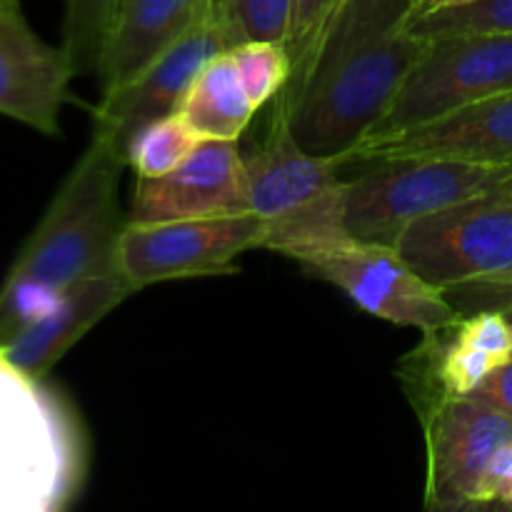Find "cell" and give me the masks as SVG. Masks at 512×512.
Listing matches in <instances>:
<instances>
[{"instance_id":"cell-1","label":"cell","mask_w":512,"mask_h":512,"mask_svg":"<svg viewBox=\"0 0 512 512\" xmlns=\"http://www.w3.org/2000/svg\"><path fill=\"white\" fill-rule=\"evenodd\" d=\"M415 13V0H338L278 110L305 150L353 158L428 48Z\"/></svg>"},{"instance_id":"cell-2","label":"cell","mask_w":512,"mask_h":512,"mask_svg":"<svg viewBox=\"0 0 512 512\" xmlns=\"http://www.w3.org/2000/svg\"><path fill=\"white\" fill-rule=\"evenodd\" d=\"M123 150L95 133L0 285V345L43 318L65 288L118 263Z\"/></svg>"},{"instance_id":"cell-3","label":"cell","mask_w":512,"mask_h":512,"mask_svg":"<svg viewBox=\"0 0 512 512\" xmlns=\"http://www.w3.org/2000/svg\"><path fill=\"white\" fill-rule=\"evenodd\" d=\"M83 475L85 435L70 405L0 348V512L63 510Z\"/></svg>"},{"instance_id":"cell-4","label":"cell","mask_w":512,"mask_h":512,"mask_svg":"<svg viewBox=\"0 0 512 512\" xmlns=\"http://www.w3.org/2000/svg\"><path fill=\"white\" fill-rule=\"evenodd\" d=\"M245 165L250 210L265 223V250L305 265L353 243L345 223L348 180L338 175L343 160L305 150L275 115L268 138L245 155Z\"/></svg>"},{"instance_id":"cell-5","label":"cell","mask_w":512,"mask_h":512,"mask_svg":"<svg viewBox=\"0 0 512 512\" xmlns=\"http://www.w3.org/2000/svg\"><path fill=\"white\" fill-rule=\"evenodd\" d=\"M395 250L445 295L498 290L512 298V183L415 220Z\"/></svg>"},{"instance_id":"cell-6","label":"cell","mask_w":512,"mask_h":512,"mask_svg":"<svg viewBox=\"0 0 512 512\" xmlns=\"http://www.w3.org/2000/svg\"><path fill=\"white\" fill-rule=\"evenodd\" d=\"M512 183V165L445 158H380L348 180L345 223L360 243L395 248L410 223Z\"/></svg>"},{"instance_id":"cell-7","label":"cell","mask_w":512,"mask_h":512,"mask_svg":"<svg viewBox=\"0 0 512 512\" xmlns=\"http://www.w3.org/2000/svg\"><path fill=\"white\" fill-rule=\"evenodd\" d=\"M505 90H512V33L428 38L425 53L363 143L390 138Z\"/></svg>"},{"instance_id":"cell-8","label":"cell","mask_w":512,"mask_h":512,"mask_svg":"<svg viewBox=\"0 0 512 512\" xmlns=\"http://www.w3.org/2000/svg\"><path fill=\"white\" fill-rule=\"evenodd\" d=\"M255 248H265V223L255 213L125 223L118 265L138 293L165 280L230 275L235 260Z\"/></svg>"},{"instance_id":"cell-9","label":"cell","mask_w":512,"mask_h":512,"mask_svg":"<svg viewBox=\"0 0 512 512\" xmlns=\"http://www.w3.org/2000/svg\"><path fill=\"white\" fill-rule=\"evenodd\" d=\"M425 505L438 512L483 510L490 465L512 440V418L473 395L443 398L423 415Z\"/></svg>"},{"instance_id":"cell-10","label":"cell","mask_w":512,"mask_h":512,"mask_svg":"<svg viewBox=\"0 0 512 512\" xmlns=\"http://www.w3.org/2000/svg\"><path fill=\"white\" fill-rule=\"evenodd\" d=\"M300 268L343 290L368 315L400 328H418L428 335L460 323L458 308L448 295L428 283L390 245L353 240Z\"/></svg>"},{"instance_id":"cell-11","label":"cell","mask_w":512,"mask_h":512,"mask_svg":"<svg viewBox=\"0 0 512 512\" xmlns=\"http://www.w3.org/2000/svg\"><path fill=\"white\" fill-rule=\"evenodd\" d=\"M228 50H233L228 30L210 10H205L203 18L158 60H153L138 78L115 90L113 95L100 98L93 110V130L113 140L125 153L130 138L143 125L178 113L185 93L205 63Z\"/></svg>"},{"instance_id":"cell-12","label":"cell","mask_w":512,"mask_h":512,"mask_svg":"<svg viewBox=\"0 0 512 512\" xmlns=\"http://www.w3.org/2000/svg\"><path fill=\"white\" fill-rule=\"evenodd\" d=\"M250 210L245 155L235 140H200L183 165L160 178H138L128 223L243 215Z\"/></svg>"},{"instance_id":"cell-13","label":"cell","mask_w":512,"mask_h":512,"mask_svg":"<svg viewBox=\"0 0 512 512\" xmlns=\"http://www.w3.org/2000/svg\"><path fill=\"white\" fill-rule=\"evenodd\" d=\"M75 78L65 48L40 40L20 8L0 13V115L60 135V110Z\"/></svg>"},{"instance_id":"cell-14","label":"cell","mask_w":512,"mask_h":512,"mask_svg":"<svg viewBox=\"0 0 512 512\" xmlns=\"http://www.w3.org/2000/svg\"><path fill=\"white\" fill-rule=\"evenodd\" d=\"M445 158L512 165V90L475 100L455 113L398 135L358 145L350 160Z\"/></svg>"},{"instance_id":"cell-15","label":"cell","mask_w":512,"mask_h":512,"mask_svg":"<svg viewBox=\"0 0 512 512\" xmlns=\"http://www.w3.org/2000/svg\"><path fill=\"white\" fill-rule=\"evenodd\" d=\"M130 293L135 290L120 265H105L75 280L43 318L5 340L0 348L20 370L33 378H45L50 368Z\"/></svg>"},{"instance_id":"cell-16","label":"cell","mask_w":512,"mask_h":512,"mask_svg":"<svg viewBox=\"0 0 512 512\" xmlns=\"http://www.w3.org/2000/svg\"><path fill=\"white\" fill-rule=\"evenodd\" d=\"M208 10V0H120L98 65L100 98L138 78Z\"/></svg>"},{"instance_id":"cell-17","label":"cell","mask_w":512,"mask_h":512,"mask_svg":"<svg viewBox=\"0 0 512 512\" xmlns=\"http://www.w3.org/2000/svg\"><path fill=\"white\" fill-rule=\"evenodd\" d=\"M258 105L245 93L243 80L230 53L205 63L180 103L178 115L198 133L200 140H235L253 120Z\"/></svg>"},{"instance_id":"cell-18","label":"cell","mask_w":512,"mask_h":512,"mask_svg":"<svg viewBox=\"0 0 512 512\" xmlns=\"http://www.w3.org/2000/svg\"><path fill=\"white\" fill-rule=\"evenodd\" d=\"M200 138L178 113L143 125L130 138L125 158L138 178H160L188 160Z\"/></svg>"},{"instance_id":"cell-19","label":"cell","mask_w":512,"mask_h":512,"mask_svg":"<svg viewBox=\"0 0 512 512\" xmlns=\"http://www.w3.org/2000/svg\"><path fill=\"white\" fill-rule=\"evenodd\" d=\"M120 0H65L63 48L75 75L98 73L105 38Z\"/></svg>"},{"instance_id":"cell-20","label":"cell","mask_w":512,"mask_h":512,"mask_svg":"<svg viewBox=\"0 0 512 512\" xmlns=\"http://www.w3.org/2000/svg\"><path fill=\"white\" fill-rule=\"evenodd\" d=\"M208 10L225 25L233 48L253 40L288 43L293 0H208Z\"/></svg>"},{"instance_id":"cell-21","label":"cell","mask_w":512,"mask_h":512,"mask_svg":"<svg viewBox=\"0 0 512 512\" xmlns=\"http://www.w3.org/2000/svg\"><path fill=\"white\" fill-rule=\"evenodd\" d=\"M410 30L423 38L458 33H512V0H468L420 10L410 20Z\"/></svg>"},{"instance_id":"cell-22","label":"cell","mask_w":512,"mask_h":512,"mask_svg":"<svg viewBox=\"0 0 512 512\" xmlns=\"http://www.w3.org/2000/svg\"><path fill=\"white\" fill-rule=\"evenodd\" d=\"M228 53L233 55L245 93L258 108L288 85L293 68H290V55L283 43L253 40V43L235 45Z\"/></svg>"},{"instance_id":"cell-23","label":"cell","mask_w":512,"mask_h":512,"mask_svg":"<svg viewBox=\"0 0 512 512\" xmlns=\"http://www.w3.org/2000/svg\"><path fill=\"white\" fill-rule=\"evenodd\" d=\"M338 0H293L290 10V33L285 50L290 55V75L305 63V58L313 50L315 40L323 33L325 23L333 15Z\"/></svg>"},{"instance_id":"cell-24","label":"cell","mask_w":512,"mask_h":512,"mask_svg":"<svg viewBox=\"0 0 512 512\" xmlns=\"http://www.w3.org/2000/svg\"><path fill=\"white\" fill-rule=\"evenodd\" d=\"M455 333L473 348L512 360V323L508 315L498 313V310L475 313L465 320L460 318V323L455 325Z\"/></svg>"},{"instance_id":"cell-25","label":"cell","mask_w":512,"mask_h":512,"mask_svg":"<svg viewBox=\"0 0 512 512\" xmlns=\"http://www.w3.org/2000/svg\"><path fill=\"white\" fill-rule=\"evenodd\" d=\"M485 508L512 510V440L500 448L493 465H490L483 490V510Z\"/></svg>"},{"instance_id":"cell-26","label":"cell","mask_w":512,"mask_h":512,"mask_svg":"<svg viewBox=\"0 0 512 512\" xmlns=\"http://www.w3.org/2000/svg\"><path fill=\"white\" fill-rule=\"evenodd\" d=\"M473 398H480L483 403L493 405L495 410L512 418V360L498 365L483 383L475 388Z\"/></svg>"},{"instance_id":"cell-27","label":"cell","mask_w":512,"mask_h":512,"mask_svg":"<svg viewBox=\"0 0 512 512\" xmlns=\"http://www.w3.org/2000/svg\"><path fill=\"white\" fill-rule=\"evenodd\" d=\"M415 3H418V13H420V10H430V8H435V5H438L440 0H415Z\"/></svg>"},{"instance_id":"cell-28","label":"cell","mask_w":512,"mask_h":512,"mask_svg":"<svg viewBox=\"0 0 512 512\" xmlns=\"http://www.w3.org/2000/svg\"><path fill=\"white\" fill-rule=\"evenodd\" d=\"M8 8H20V0H0V13Z\"/></svg>"},{"instance_id":"cell-29","label":"cell","mask_w":512,"mask_h":512,"mask_svg":"<svg viewBox=\"0 0 512 512\" xmlns=\"http://www.w3.org/2000/svg\"><path fill=\"white\" fill-rule=\"evenodd\" d=\"M455 3H468V0H440L435 8H443V5H455ZM430 10H433V8H430Z\"/></svg>"}]
</instances>
